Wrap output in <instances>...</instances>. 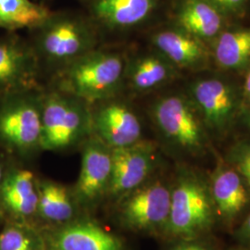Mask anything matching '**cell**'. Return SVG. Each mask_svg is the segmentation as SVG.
<instances>
[{"label":"cell","instance_id":"1","mask_svg":"<svg viewBox=\"0 0 250 250\" xmlns=\"http://www.w3.org/2000/svg\"><path fill=\"white\" fill-rule=\"evenodd\" d=\"M31 32L42 73H49L51 79L101 45L102 36L88 16L71 11L51 12Z\"/></svg>","mask_w":250,"mask_h":250},{"label":"cell","instance_id":"2","mask_svg":"<svg viewBox=\"0 0 250 250\" xmlns=\"http://www.w3.org/2000/svg\"><path fill=\"white\" fill-rule=\"evenodd\" d=\"M126 62L115 46L99 45L53 77L50 86L92 105L123 93Z\"/></svg>","mask_w":250,"mask_h":250},{"label":"cell","instance_id":"3","mask_svg":"<svg viewBox=\"0 0 250 250\" xmlns=\"http://www.w3.org/2000/svg\"><path fill=\"white\" fill-rule=\"evenodd\" d=\"M92 134L91 105L49 86L43 92L41 149L61 151Z\"/></svg>","mask_w":250,"mask_h":250},{"label":"cell","instance_id":"4","mask_svg":"<svg viewBox=\"0 0 250 250\" xmlns=\"http://www.w3.org/2000/svg\"><path fill=\"white\" fill-rule=\"evenodd\" d=\"M44 88L0 99V146L25 155L41 148L42 99Z\"/></svg>","mask_w":250,"mask_h":250},{"label":"cell","instance_id":"5","mask_svg":"<svg viewBox=\"0 0 250 250\" xmlns=\"http://www.w3.org/2000/svg\"><path fill=\"white\" fill-rule=\"evenodd\" d=\"M216 214L209 188L194 176H184L171 190L166 231L182 240L200 238L213 226Z\"/></svg>","mask_w":250,"mask_h":250},{"label":"cell","instance_id":"6","mask_svg":"<svg viewBox=\"0 0 250 250\" xmlns=\"http://www.w3.org/2000/svg\"><path fill=\"white\" fill-rule=\"evenodd\" d=\"M42 74L30 41L15 33L0 37V99L42 88Z\"/></svg>","mask_w":250,"mask_h":250},{"label":"cell","instance_id":"7","mask_svg":"<svg viewBox=\"0 0 250 250\" xmlns=\"http://www.w3.org/2000/svg\"><path fill=\"white\" fill-rule=\"evenodd\" d=\"M122 94L91 105L92 134L111 149L142 141V126Z\"/></svg>","mask_w":250,"mask_h":250},{"label":"cell","instance_id":"8","mask_svg":"<svg viewBox=\"0 0 250 250\" xmlns=\"http://www.w3.org/2000/svg\"><path fill=\"white\" fill-rule=\"evenodd\" d=\"M171 190L160 182L132 191L122 208V221L129 229L153 232L167 229Z\"/></svg>","mask_w":250,"mask_h":250},{"label":"cell","instance_id":"9","mask_svg":"<svg viewBox=\"0 0 250 250\" xmlns=\"http://www.w3.org/2000/svg\"><path fill=\"white\" fill-rule=\"evenodd\" d=\"M152 116L161 134L171 143L188 150L202 146L201 128L186 99L174 95L161 98L152 107Z\"/></svg>","mask_w":250,"mask_h":250},{"label":"cell","instance_id":"10","mask_svg":"<svg viewBox=\"0 0 250 250\" xmlns=\"http://www.w3.org/2000/svg\"><path fill=\"white\" fill-rule=\"evenodd\" d=\"M87 16L103 34L117 35L140 26L152 17L159 0H86Z\"/></svg>","mask_w":250,"mask_h":250},{"label":"cell","instance_id":"11","mask_svg":"<svg viewBox=\"0 0 250 250\" xmlns=\"http://www.w3.org/2000/svg\"><path fill=\"white\" fill-rule=\"evenodd\" d=\"M112 170L107 190L114 196L130 193L143 185L154 166L152 144L140 141L111 150Z\"/></svg>","mask_w":250,"mask_h":250},{"label":"cell","instance_id":"12","mask_svg":"<svg viewBox=\"0 0 250 250\" xmlns=\"http://www.w3.org/2000/svg\"><path fill=\"white\" fill-rule=\"evenodd\" d=\"M111 150L94 134L86 139L76 185V193L83 201H93L107 190L112 170Z\"/></svg>","mask_w":250,"mask_h":250},{"label":"cell","instance_id":"13","mask_svg":"<svg viewBox=\"0 0 250 250\" xmlns=\"http://www.w3.org/2000/svg\"><path fill=\"white\" fill-rule=\"evenodd\" d=\"M173 74V65L160 53L134 59L127 57L124 89L128 88L134 93L151 91L170 81Z\"/></svg>","mask_w":250,"mask_h":250},{"label":"cell","instance_id":"14","mask_svg":"<svg viewBox=\"0 0 250 250\" xmlns=\"http://www.w3.org/2000/svg\"><path fill=\"white\" fill-rule=\"evenodd\" d=\"M216 213L231 222L248 205L249 193L244 179L232 169H220L215 172L209 188Z\"/></svg>","mask_w":250,"mask_h":250},{"label":"cell","instance_id":"15","mask_svg":"<svg viewBox=\"0 0 250 250\" xmlns=\"http://www.w3.org/2000/svg\"><path fill=\"white\" fill-rule=\"evenodd\" d=\"M0 197L5 207L16 216L35 213L38 206V189L35 175L25 169H13L6 173Z\"/></svg>","mask_w":250,"mask_h":250},{"label":"cell","instance_id":"16","mask_svg":"<svg viewBox=\"0 0 250 250\" xmlns=\"http://www.w3.org/2000/svg\"><path fill=\"white\" fill-rule=\"evenodd\" d=\"M152 43L161 56L179 67L194 65L205 57V49L197 37L180 28L156 33L152 36Z\"/></svg>","mask_w":250,"mask_h":250},{"label":"cell","instance_id":"17","mask_svg":"<svg viewBox=\"0 0 250 250\" xmlns=\"http://www.w3.org/2000/svg\"><path fill=\"white\" fill-rule=\"evenodd\" d=\"M194 97L212 127L227 124L233 110V96L227 84L219 80L199 82L194 87Z\"/></svg>","mask_w":250,"mask_h":250},{"label":"cell","instance_id":"18","mask_svg":"<svg viewBox=\"0 0 250 250\" xmlns=\"http://www.w3.org/2000/svg\"><path fill=\"white\" fill-rule=\"evenodd\" d=\"M178 28L191 36L209 38L223 25L222 13L207 0H185L176 13Z\"/></svg>","mask_w":250,"mask_h":250},{"label":"cell","instance_id":"19","mask_svg":"<svg viewBox=\"0 0 250 250\" xmlns=\"http://www.w3.org/2000/svg\"><path fill=\"white\" fill-rule=\"evenodd\" d=\"M54 247L56 250H122V243L95 224H77L59 232Z\"/></svg>","mask_w":250,"mask_h":250},{"label":"cell","instance_id":"20","mask_svg":"<svg viewBox=\"0 0 250 250\" xmlns=\"http://www.w3.org/2000/svg\"><path fill=\"white\" fill-rule=\"evenodd\" d=\"M51 11L32 0H0V29L8 33L29 29L42 23Z\"/></svg>","mask_w":250,"mask_h":250},{"label":"cell","instance_id":"21","mask_svg":"<svg viewBox=\"0 0 250 250\" xmlns=\"http://www.w3.org/2000/svg\"><path fill=\"white\" fill-rule=\"evenodd\" d=\"M215 57L224 68H241L250 60V29L226 32L219 37Z\"/></svg>","mask_w":250,"mask_h":250},{"label":"cell","instance_id":"22","mask_svg":"<svg viewBox=\"0 0 250 250\" xmlns=\"http://www.w3.org/2000/svg\"><path fill=\"white\" fill-rule=\"evenodd\" d=\"M37 209L46 220L64 222L73 214V208L66 188L53 182H44L38 188Z\"/></svg>","mask_w":250,"mask_h":250},{"label":"cell","instance_id":"23","mask_svg":"<svg viewBox=\"0 0 250 250\" xmlns=\"http://www.w3.org/2000/svg\"><path fill=\"white\" fill-rule=\"evenodd\" d=\"M0 250H36V242L24 229L9 226L0 232Z\"/></svg>","mask_w":250,"mask_h":250},{"label":"cell","instance_id":"24","mask_svg":"<svg viewBox=\"0 0 250 250\" xmlns=\"http://www.w3.org/2000/svg\"><path fill=\"white\" fill-rule=\"evenodd\" d=\"M235 168L250 188V146H247L236 155Z\"/></svg>","mask_w":250,"mask_h":250},{"label":"cell","instance_id":"25","mask_svg":"<svg viewBox=\"0 0 250 250\" xmlns=\"http://www.w3.org/2000/svg\"><path fill=\"white\" fill-rule=\"evenodd\" d=\"M221 13L235 14L241 11L246 5L247 0H207Z\"/></svg>","mask_w":250,"mask_h":250},{"label":"cell","instance_id":"26","mask_svg":"<svg viewBox=\"0 0 250 250\" xmlns=\"http://www.w3.org/2000/svg\"><path fill=\"white\" fill-rule=\"evenodd\" d=\"M170 250H213L212 247L200 238L184 239Z\"/></svg>","mask_w":250,"mask_h":250},{"label":"cell","instance_id":"27","mask_svg":"<svg viewBox=\"0 0 250 250\" xmlns=\"http://www.w3.org/2000/svg\"><path fill=\"white\" fill-rule=\"evenodd\" d=\"M237 237L244 243L250 245V214L246 218L244 223L239 227Z\"/></svg>","mask_w":250,"mask_h":250},{"label":"cell","instance_id":"28","mask_svg":"<svg viewBox=\"0 0 250 250\" xmlns=\"http://www.w3.org/2000/svg\"><path fill=\"white\" fill-rule=\"evenodd\" d=\"M245 95H246L247 99H249L250 101V72L248 74L246 83H245Z\"/></svg>","mask_w":250,"mask_h":250},{"label":"cell","instance_id":"29","mask_svg":"<svg viewBox=\"0 0 250 250\" xmlns=\"http://www.w3.org/2000/svg\"><path fill=\"white\" fill-rule=\"evenodd\" d=\"M6 173H7V172H5L4 165H3L2 161L0 160V192H1V188H2L4 179H5V176H6Z\"/></svg>","mask_w":250,"mask_h":250},{"label":"cell","instance_id":"30","mask_svg":"<svg viewBox=\"0 0 250 250\" xmlns=\"http://www.w3.org/2000/svg\"></svg>","mask_w":250,"mask_h":250},{"label":"cell","instance_id":"31","mask_svg":"<svg viewBox=\"0 0 250 250\" xmlns=\"http://www.w3.org/2000/svg\"></svg>","mask_w":250,"mask_h":250}]
</instances>
